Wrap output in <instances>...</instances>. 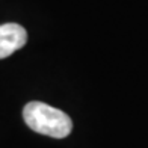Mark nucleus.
<instances>
[{"label": "nucleus", "instance_id": "f257e3e1", "mask_svg": "<svg viewBox=\"0 0 148 148\" xmlns=\"http://www.w3.org/2000/svg\"><path fill=\"white\" fill-rule=\"evenodd\" d=\"M23 119L30 130L62 139L73 130V121L65 112L41 101H30L23 109Z\"/></svg>", "mask_w": 148, "mask_h": 148}, {"label": "nucleus", "instance_id": "f03ea898", "mask_svg": "<svg viewBox=\"0 0 148 148\" xmlns=\"http://www.w3.org/2000/svg\"><path fill=\"white\" fill-rule=\"evenodd\" d=\"M27 42V32L17 23L0 24V59L11 56Z\"/></svg>", "mask_w": 148, "mask_h": 148}]
</instances>
